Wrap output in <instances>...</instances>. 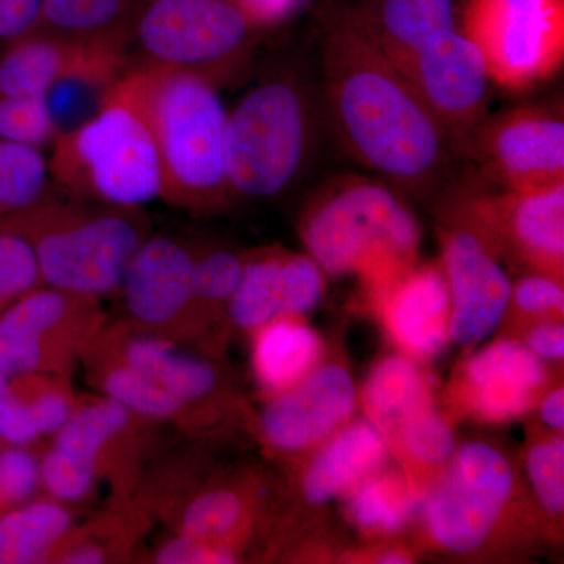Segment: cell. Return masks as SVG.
<instances>
[{
    "label": "cell",
    "mask_w": 564,
    "mask_h": 564,
    "mask_svg": "<svg viewBox=\"0 0 564 564\" xmlns=\"http://www.w3.org/2000/svg\"><path fill=\"white\" fill-rule=\"evenodd\" d=\"M321 98L344 150L378 180L417 195L443 184L455 155L447 133L345 10L323 29Z\"/></svg>",
    "instance_id": "cell-1"
},
{
    "label": "cell",
    "mask_w": 564,
    "mask_h": 564,
    "mask_svg": "<svg viewBox=\"0 0 564 564\" xmlns=\"http://www.w3.org/2000/svg\"><path fill=\"white\" fill-rule=\"evenodd\" d=\"M51 177L70 198L143 209L162 199L161 159L141 70L128 68L101 109L52 144Z\"/></svg>",
    "instance_id": "cell-2"
},
{
    "label": "cell",
    "mask_w": 564,
    "mask_h": 564,
    "mask_svg": "<svg viewBox=\"0 0 564 564\" xmlns=\"http://www.w3.org/2000/svg\"><path fill=\"white\" fill-rule=\"evenodd\" d=\"M325 115L321 91L296 66L267 69L228 111L234 199H272L291 191L313 161Z\"/></svg>",
    "instance_id": "cell-3"
},
{
    "label": "cell",
    "mask_w": 564,
    "mask_h": 564,
    "mask_svg": "<svg viewBox=\"0 0 564 564\" xmlns=\"http://www.w3.org/2000/svg\"><path fill=\"white\" fill-rule=\"evenodd\" d=\"M0 229L31 245L41 284L95 300L120 291L129 262L151 236L143 209L82 202L58 188Z\"/></svg>",
    "instance_id": "cell-4"
},
{
    "label": "cell",
    "mask_w": 564,
    "mask_h": 564,
    "mask_svg": "<svg viewBox=\"0 0 564 564\" xmlns=\"http://www.w3.org/2000/svg\"><path fill=\"white\" fill-rule=\"evenodd\" d=\"M302 239L325 274H358L378 289L417 261L421 226L384 181L344 176L310 204Z\"/></svg>",
    "instance_id": "cell-5"
},
{
    "label": "cell",
    "mask_w": 564,
    "mask_h": 564,
    "mask_svg": "<svg viewBox=\"0 0 564 564\" xmlns=\"http://www.w3.org/2000/svg\"><path fill=\"white\" fill-rule=\"evenodd\" d=\"M137 69L161 159L162 199L192 212L231 204L229 110L220 88L181 70Z\"/></svg>",
    "instance_id": "cell-6"
},
{
    "label": "cell",
    "mask_w": 564,
    "mask_h": 564,
    "mask_svg": "<svg viewBox=\"0 0 564 564\" xmlns=\"http://www.w3.org/2000/svg\"><path fill=\"white\" fill-rule=\"evenodd\" d=\"M261 36L236 0H148L126 57L129 68L181 70L220 88L248 73Z\"/></svg>",
    "instance_id": "cell-7"
},
{
    "label": "cell",
    "mask_w": 564,
    "mask_h": 564,
    "mask_svg": "<svg viewBox=\"0 0 564 564\" xmlns=\"http://www.w3.org/2000/svg\"><path fill=\"white\" fill-rule=\"evenodd\" d=\"M459 31L484 55L494 88L521 95L564 65V0H467Z\"/></svg>",
    "instance_id": "cell-8"
},
{
    "label": "cell",
    "mask_w": 564,
    "mask_h": 564,
    "mask_svg": "<svg viewBox=\"0 0 564 564\" xmlns=\"http://www.w3.org/2000/svg\"><path fill=\"white\" fill-rule=\"evenodd\" d=\"M441 470L423 494L426 532L444 551L474 554L492 540L508 513L513 467L492 445L469 443Z\"/></svg>",
    "instance_id": "cell-9"
},
{
    "label": "cell",
    "mask_w": 564,
    "mask_h": 564,
    "mask_svg": "<svg viewBox=\"0 0 564 564\" xmlns=\"http://www.w3.org/2000/svg\"><path fill=\"white\" fill-rule=\"evenodd\" d=\"M459 155L477 180L503 191H532L564 182L562 102H532L488 115Z\"/></svg>",
    "instance_id": "cell-10"
},
{
    "label": "cell",
    "mask_w": 564,
    "mask_h": 564,
    "mask_svg": "<svg viewBox=\"0 0 564 564\" xmlns=\"http://www.w3.org/2000/svg\"><path fill=\"white\" fill-rule=\"evenodd\" d=\"M451 214L480 234L494 251L513 252L534 272L562 280L564 182L532 191L467 185L452 199Z\"/></svg>",
    "instance_id": "cell-11"
},
{
    "label": "cell",
    "mask_w": 564,
    "mask_h": 564,
    "mask_svg": "<svg viewBox=\"0 0 564 564\" xmlns=\"http://www.w3.org/2000/svg\"><path fill=\"white\" fill-rule=\"evenodd\" d=\"M98 317V300L39 285L0 313V372H57L90 339Z\"/></svg>",
    "instance_id": "cell-12"
},
{
    "label": "cell",
    "mask_w": 564,
    "mask_h": 564,
    "mask_svg": "<svg viewBox=\"0 0 564 564\" xmlns=\"http://www.w3.org/2000/svg\"><path fill=\"white\" fill-rule=\"evenodd\" d=\"M447 133L455 154L488 117L492 82L480 50L459 28L399 66Z\"/></svg>",
    "instance_id": "cell-13"
},
{
    "label": "cell",
    "mask_w": 564,
    "mask_h": 564,
    "mask_svg": "<svg viewBox=\"0 0 564 564\" xmlns=\"http://www.w3.org/2000/svg\"><path fill=\"white\" fill-rule=\"evenodd\" d=\"M443 231V272L451 293V339L470 348L485 343L511 303L510 278L496 251L455 215Z\"/></svg>",
    "instance_id": "cell-14"
},
{
    "label": "cell",
    "mask_w": 564,
    "mask_h": 564,
    "mask_svg": "<svg viewBox=\"0 0 564 564\" xmlns=\"http://www.w3.org/2000/svg\"><path fill=\"white\" fill-rule=\"evenodd\" d=\"M358 391L350 372L337 364L315 367L300 383L276 393L263 408L259 430L278 452L317 447L351 421Z\"/></svg>",
    "instance_id": "cell-15"
},
{
    "label": "cell",
    "mask_w": 564,
    "mask_h": 564,
    "mask_svg": "<svg viewBox=\"0 0 564 564\" xmlns=\"http://www.w3.org/2000/svg\"><path fill=\"white\" fill-rule=\"evenodd\" d=\"M195 252L180 239L150 236L129 262L120 291L133 321L166 329L193 313Z\"/></svg>",
    "instance_id": "cell-16"
},
{
    "label": "cell",
    "mask_w": 564,
    "mask_h": 564,
    "mask_svg": "<svg viewBox=\"0 0 564 564\" xmlns=\"http://www.w3.org/2000/svg\"><path fill=\"white\" fill-rule=\"evenodd\" d=\"M545 367L525 345L497 340L474 355L464 369V395L469 410L489 422L521 417L543 391Z\"/></svg>",
    "instance_id": "cell-17"
},
{
    "label": "cell",
    "mask_w": 564,
    "mask_h": 564,
    "mask_svg": "<svg viewBox=\"0 0 564 564\" xmlns=\"http://www.w3.org/2000/svg\"><path fill=\"white\" fill-rule=\"evenodd\" d=\"M393 340L411 356L433 358L451 337V293L443 267L417 265L375 289Z\"/></svg>",
    "instance_id": "cell-18"
},
{
    "label": "cell",
    "mask_w": 564,
    "mask_h": 564,
    "mask_svg": "<svg viewBox=\"0 0 564 564\" xmlns=\"http://www.w3.org/2000/svg\"><path fill=\"white\" fill-rule=\"evenodd\" d=\"M314 293L310 263L302 254L270 251L245 259L242 280L228 302L239 328L256 332L282 317L306 313Z\"/></svg>",
    "instance_id": "cell-19"
},
{
    "label": "cell",
    "mask_w": 564,
    "mask_h": 564,
    "mask_svg": "<svg viewBox=\"0 0 564 564\" xmlns=\"http://www.w3.org/2000/svg\"><path fill=\"white\" fill-rule=\"evenodd\" d=\"M302 478L304 500L323 507L348 496L367 477L383 469L391 448L370 419L345 423L321 444Z\"/></svg>",
    "instance_id": "cell-20"
},
{
    "label": "cell",
    "mask_w": 564,
    "mask_h": 564,
    "mask_svg": "<svg viewBox=\"0 0 564 564\" xmlns=\"http://www.w3.org/2000/svg\"><path fill=\"white\" fill-rule=\"evenodd\" d=\"M345 11L397 66L459 28L454 0H364Z\"/></svg>",
    "instance_id": "cell-21"
},
{
    "label": "cell",
    "mask_w": 564,
    "mask_h": 564,
    "mask_svg": "<svg viewBox=\"0 0 564 564\" xmlns=\"http://www.w3.org/2000/svg\"><path fill=\"white\" fill-rule=\"evenodd\" d=\"M107 54L126 55L35 29L0 51V96H44L66 74Z\"/></svg>",
    "instance_id": "cell-22"
},
{
    "label": "cell",
    "mask_w": 564,
    "mask_h": 564,
    "mask_svg": "<svg viewBox=\"0 0 564 564\" xmlns=\"http://www.w3.org/2000/svg\"><path fill=\"white\" fill-rule=\"evenodd\" d=\"M118 359L148 375L185 406L217 392L220 377L209 362L181 350L169 337L140 334L122 340Z\"/></svg>",
    "instance_id": "cell-23"
},
{
    "label": "cell",
    "mask_w": 564,
    "mask_h": 564,
    "mask_svg": "<svg viewBox=\"0 0 564 564\" xmlns=\"http://www.w3.org/2000/svg\"><path fill=\"white\" fill-rule=\"evenodd\" d=\"M318 334L292 315H282L256 329L252 369L256 380L267 392L288 391L313 372L321 361Z\"/></svg>",
    "instance_id": "cell-24"
},
{
    "label": "cell",
    "mask_w": 564,
    "mask_h": 564,
    "mask_svg": "<svg viewBox=\"0 0 564 564\" xmlns=\"http://www.w3.org/2000/svg\"><path fill=\"white\" fill-rule=\"evenodd\" d=\"M148 0H44L39 28L79 43L128 50Z\"/></svg>",
    "instance_id": "cell-25"
},
{
    "label": "cell",
    "mask_w": 564,
    "mask_h": 564,
    "mask_svg": "<svg viewBox=\"0 0 564 564\" xmlns=\"http://www.w3.org/2000/svg\"><path fill=\"white\" fill-rule=\"evenodd\" d=\"M364 402L370 421L389 444L404 422L433 404V397L417 364L403 356H391L370 373Z\"/></svg>",
    "instance_id": "cell-26"
},
{
    "label": "cell",
    "mask_w": 564,
    "mask_h": 564,
    "mask_svg": "<svg viewBox=\"0 0 564 564\" xmlns=\"http://www.w3.org/2000/svg\"><path fill=\"white\" fill-rule=\"evenodd\" d=\"M70 525L69 511L52 500L10 511L0 519V564L46 562Z\"/></svg>",
    "instance_id": "cell-27"
},
{
    "label": "cell",
    "mask_w": 564,
    "mask_h": 564,
    "mask_svg": "<svg viewBox=\"0 0 564 564\" xmlns=\"http://www.w3.org/2000/svg\"><path fill=\"white\" fill-rule=\"evenodd\" d=\"M419 494L403 475L380 469L348 494V514L364 533L397 534L413 521Z\"/></svg>",
    "instance_id": "cell-28"
},
{
    "label": "cell",
    "mask_w": 564,
    "mask_h": 564,
    "mask_svg": "<svg viewBox=\"0 0 564 564\" xmlns=\"http://www.w3.org/2000/svg\"><path fill=\"white\" fill-rule=\"evenodd\" d=\"M133 414L110 397L76 408L55 433L54 447L98 469L106 448L131 425Z\"/></svg>",
    "instance_id": "cell-29"
},
{
    "label": "cell",
    "mask_w": 564,
    "mask_h": 564,
    "mask_svg": "<svg viewBox=\"0 0 564 564\" xmlns=\"http://www.w3.org/2000/svg\"><path fill=\"white\" fill-rule=\"evenodd\" d=\"M55 191L43 151L0 140V223L32 209Z\"/></svg>",
    "instance_id": "cell-30"
},
{
    "label": "cell",
    "mask_w": 564,
    "mask_h": 564,
    "mask_svg": "<svg viewBox=\"0 0 564 564\" xmlns=\"http://www.w3.org/2000/svg\"><path fill=\"white\" fill-rule=\"evenodd\" d=\"M99 384L106 397L128 408L133 415L152 421H181L187 411L165 388L118 358L102 367Z\"/></svg>",
    "instance_id": "cell-31"
},
{
    "label": "cell",
    "mask_w": 564,
    "mask_h": 564,
    "mask_svg": "<svg viewBox=\"0 0 564 564\" xmlns=\"http://www.w3.org/2000/svg\"><path fill=\"white\" fill-rule=\"evenodd\" d=\"M245 502L232 489H210L185 507L180 522L182 536L214 547L229 549L226 541L245 521Z\"/></svg>",
    "instance_id": "cell-32"
},
{
    "label": "cell",
    "mask_w": 564,
    "mask_h": 564,
    "mask_svg": "<svg viewBox=\"0 0 564 564\" xmlns=\"http://www.w3.org/2000/svg\"><path fill=\"white\" fill-rule=\"evenodd\" d=\"M389 447L419 466L443 469L456 452L455 434L434 404L423 408L389 441Z\"/></svg>",
    "instance_id": "cell-33"
},
{
    "label": "cell",
    "mask_w": 564,
    "mask_h": 564,
    "mask_svg": "<svg viewBox=\"0 0 564 564\" xmlns=\"http://www.w3.org/2000/svg\"><path fill=\"white\" fill-rule=\"evenodd\" d=\"M57 137L43 96H0V140L43 151Z\"/></svg>",
    "instance_id": "cell-34"
},
{
    "label": "cell",
    "mask_w": 564,
    "mask_h": 564,
    "mask_svg": "<svg viewBox=\"0 0 564 564\" xmlns=\"http://www.w3.org/2000/svg\"><path fill=\"white\" fill-rule=\"evenodd\" d=\"M245 258L229 250L196 254L193 270V313L202 307L228 304L242 280Z\"/></svg>",
    "instance_id": "cell-35"
},
{
    "label": "cell",
    "mask_w": 564,
    "mask_h": 564,
    "mask_svg": "<svg viewBox=\"0 0 564 564\" xmlns=\"http://www.w3.org/2000/svg\"><path fill=\"white\" fill-rule=\"evenodd\" d=\"M527 474L534 496L545 513L562 516L564 510V443L549 437L534 444L527 454Z\"/></svg>",
    "instance_id": "cell-36"
},
{
    "label": "cell",
    "mask_w": 564,
    "mask_h": 564,
    "mask_svg": "<svg viewBox=\"0 0 564 564\" xmlns=\"http://www.w3.org/2000/svg\"><path fill=\"white\" fill-rule=\"evenodd\" d=\"M39 285L43 284L31 245L0 229V313Z\"/></svg>",
    "instance_id": "cell-37"
},
{
    "label": "cell",
    "mask_w": 564,
    "mask_h": 564,
    "mask_svg": "<svg viewBox=\"0 0 564 564\" xmlns=\"http://www.w3.org/2000/svg\"><path fill=\"white\" fill-rule=\"evenodd\" d=\"M96 474L98 469L57 447H52L40 463L41 484L61 502H79L85 499L91 492Z\"/></svg>",
    "instance_id": "cell-38"
},
{
    "label": "cell",
    "mask_w": 564,
    "mask_h": 564,
    "mask_svg": "<svg viewBox=\"0 0 564 564\" xmlns=\"http://www.w3.org/2000/svg\"><path fill=\"white\" fill-rule=\"evenodd\" d=\"M40 484V463L31 452L14 445L0 454V502H24Z\"/></svg>",
    "instance_id": "cell-39"
},
{
    "label": "cell",
    "mask_w": 564,
    "mask_h": 564,
    "mask_svg": "<svg viewBox=\"0 0 564 564\" xmlns=\"http://www.w3.org/2000/svg\"><path fill=\"white\" fill-rule=\"evenodd\" d=\"M17 392L28 403L40 436L57 433L76 410L69 393L58 384L41 383L33 386L24 393L18 389Z\"/></svg>",
    "instance_id": "cell-40"
},
{
    "label": "cell",
    "mask_w": 564,
    "mask_h": 564,
    "mask_svg": "<svg viewBox=\"0 0 564 564\" xmlns=\"http://www.w3.org/2000/svg\"><path fill=\"white\" fill-rule=\"evenodd\" d=\"M511 302L530 315H558L564 310L562 280L551 274L532 273L516 282Z\"/></svg>",
    "instance_id": "cell-41"
},
{
    "label": "cell",
    "mask_w": 564,
    "mask_h": 564,
    "mask_svg": "<svg viewBox=\"0 0 564 564\" xmlns=\"http://www.w3.org/2000/svg\"><path fill=\"white\" fill-rule=\"evenodd\" d=\"M39 436L28 403L11 384L10 377L0 372V437L13 445H28Z\"/></svg>",
    "instance_id": "cell-42"
},
{
    "label": "cell",
    "mask_w": 564,
    "mask_h": 564,
    "mask_svg": "<svg viewBox=\"0 0 564 564\" xmlns=\"http://www.w3.org/2000/svg\"><path fill=\"white\" fill-rule=\"evenodd\" d=\"M236 558L229 549L198 543L182 534L166 541L155 554V563L162 564L234 563Z\"/></svg>",
    "instance_id": "cell-43"
},
{
    "label": "cell",
    "mask_w": 564,
    "mask_h": 564,
    "mask_svg": "<svg viewBox=\"0 0 564 564\" xmlns=\"http://www.w3.org/2000/svg\"><path fill=\"white\" fill-rule=\"evenodd\" d=\"M43 3L44 0H0V51L39 28Z\"/></svg>",
    "instance_id": "cell-44"
},
{
    "label": "cell",
    "mask_w": 564,
    "mask_h": 564,
    "mask_svg": "<svg viewBox=\"0 0 564 564\" xmlns=\"http://www.w3.org/2000/svg\"><path fill=\"white\" fill-rule=\"evenodd\" d=\"M236 2L252 28L263 35L292 20L310 0H236Z\"/></svg>",
    "instance_id": "cell-45"
},
{
    "label": "cell",
    "mask_w": 564,
    "mask_h": 564,
    "mask_svg": "<svg viewBox=\"0 0 564 564\" xmlns=\"http://www.w3.org/2000/svg\"><path fill=\"white\" fill-rule=\"evenodd\" d=\"M527 348L541 361H560L564 356L563 326L555 322L534 326L527 336Z\"/></svg>",
    "instance_id": "cell-46"
},
{
    "label": "cell",
    "mask_w": 564,
    "mask_h": 564,
    "mask_svg": "<svg viewBox=\"0 0 564 564\" xmlns=\"http://www.w3.org/2000/svg\"><path fill=\"white\" fill-rule=\"evenodd\" d=\"M541 421L555 430V432H563L564 429V392L562 388H556L554 391L545 393L540 403Z\"/></svg>",
    "instance_id": "cell-47"
},
{
    "label": "cell",
    "mask_w": 564,
    "mask_h": 564,
    "mask_svg": "<svg viewBox=\"0 0 564 564\" xmlns=\"http://www.w3.org/2000/svg\"><path fill=\"white\" fill-rule=\"evenodd\" d=\"M377 562L378 563L400 564V563H410L411 560H410V556H408L406 554H403V552L388 551V552H383V554L378 556Z\"/></svg>",
    "instance_id": "cell-48"
}]
</instances>
